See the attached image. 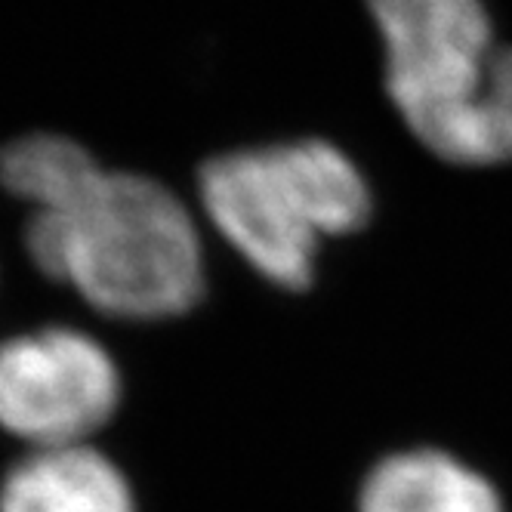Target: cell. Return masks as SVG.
<instances>
[{
	"mask_svg": "<svg viewBox=\"0 0 512 512\" xmlns=\"http://www.w3.org/2000/svg\"><path fill=\"white\" fill-rule=\"evenodd\" d=\"M25 247L47 278L115 318H173L204 290L195 219L152 176L102 167L65 204L31 210Z\"/></svg>",
	"mask_w": 512,
	"mask_h": 512,
	"instance_id": "obj_1",
	"label": "cell"
},
{
	"mask_svg": "<svg viewBox=\"0 0 512 512\" xmlns=\"http://www.w3.org/2000/svg\"><path fill=\"white\" fill-rule=\"evenodd\" d=\"M386 87L408 130L463 167L512 161V47L485 0H371Z\"/></svg>",
	"mask_w": 512,
	"mask_h": 512,
	"instance_id": "obj_2",
	"label": "cell"
},
{
	"mask_svg": "<svg viewBox=\"0 0 512 512\" xmlns=\"http://www.w3.org/2000/svg\"><path fill=\"white\" fill-rule=\"evenodd\" d=\"M198 192L223 238L284 290L309 287L321 241L349 235L371 216L361 170L324 139L216 155L201 167Z\"/></svg>",
	"mask_w": 512,
	"mask_h": 512,
	"instance_id": "obj_3",
	"label": "cell"
},
{
	"mask_svg": "<svg viewBox=\"0 0 512 512\" xmlns=\"http://www.w3.org/2000/svg\"><path fill=\"white\" fill-rule=\"evenodd\" d=\"M121 405V374L90 334L41 327L0 343V429L38 448L87 445Z\"/></svg>",
	"mask_w": 512,
	"mask_h": 512,
	"instance_id": "obj_4",
	"label": "cell"
},
{
	"mask_svg": "<svg viewBox=\"0 0 512 512\" xmlns=\"http://www.w3.org/2000/svg\"><path fill=\"white\" fill-rule=\"evenodd\" d=\"M0 512H136L124 472L90 445L38 448L0 482Z\"/></svg>",
	"mask_w": 512,
	"mask_h": 512,
	"instance_id": "obj_5",
	"label": "cell"
},
{
	"mask_svg": "<svg viewBox=\"0 0 512 512\" xmlns=\"http://www.w3.org/2000/svg\"><path fill=\"white\" fill-rule=\"evenodd\" d=\"M358 512H503L497 491L445 451H401L380 460L358 494Z\"/></svg>",
	"mask_w": 512,
	"mask_h": 512,
	"instance_id": "obj_6",
	"label": "cell"
},
{
	"mask_svg": "<svg viewBox=\"0 0 512 512\" xmlns=\"http://www.w3.org/2000/svg\"><path fill=\"white\" fill-rule=\"evenodd\" d=\"M102 164L81 142L59 133H31L0 152V182L34 210H53L90 182Z\"/></svg>",
	"mask_w": 512,
	"mask_h": 512,
	"instance_id": "obj_7",
	"label": "cell"
}]
</instances>
